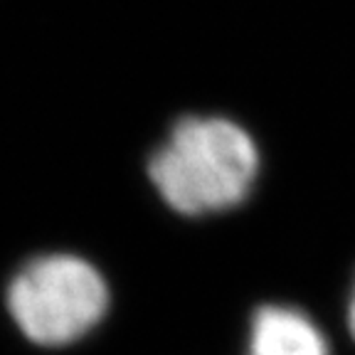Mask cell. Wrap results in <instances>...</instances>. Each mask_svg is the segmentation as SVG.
Instances as JSON below:
<instances>
[{"label":"cell","instance_id":"obj_1","mask_svg":"<svg viewBox=\"0 0 355 355\" xmlns=\"http://www.w3.org/2000/svg\"><path fill=\"white\" fill-rule=\"evenodd\" d=\"M259 173L252 136L230 119L185 116L148 161L155 190L180 215L202 217L250 198Z\"/></svg>","mask_w":355,"mask_h":355},{"label":"cell","instance_id":"obj_2","mask_svg":"<svg viewBox=\"0 0 355 355\" xmlns=\"http://www.w3.org/2000/svg\"><path fill=\"white\" fill-rule=\"evenodd\" d=\"M109 288L82 257L47 254L28 261L8 286V309L33 343L57 348L87 336L104 318Z\"/></svg>","mask_w":355,"mask_h":355},{"label":"cell","instance_id":"obj_3","mask_svg":"<svg viewBox=\"0 0 355 355\" xmlns=\"http://www.w3.org/2000/svg\"><path fill=\"white\" fill-rule=\"evenodd\" d=\"M247 355H331L321 328L291 306H261L252 316Z\"/></svg>","mask_w":355,"mask_h":355},{"label":"cell","instance_id":"obj_4","mask_svg":"<svg viewBox=\"0 0 355 355\" xmlns=\"http://www.w3.org/2000/svg\"><path fill=\"white\" fill-rule=\"evenodd\" d=\"M348 326L355 338V288H353V296H350V306H348Z\"/></svg>","mask_w":355,"mask_h":355}]
</instances>
